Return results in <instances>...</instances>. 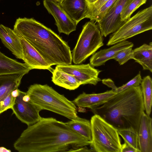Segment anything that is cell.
<instances>
[{"label": "cell", "instance_id": "1", "mask_svg": "<svg viewBox=\"0 0 152 152\" xmlns=\"http://www.w3.org/2000/svg\"><path fill=\"white\" fill-rule=\"evenodd\" d=\"M91 142L66 123L52 117L42 118L22 133L14 144L19 152L68 151L71 147L89 145Z\"/></svg>", "mask_w": 152, "mask_h": 152}, {"label": "cell", "instance_id": "2", "mask_svg": "<svg viewBox=\"0 0 152 152\" xmlns=\"http://www.w3.org/2000/svg\"><path fill=\"white\" fill-rule=\"evenodd\" d=\"M13 30L29 42L50 66L71 64L72 53L67 43L40 22L32 18H19Z\"/></svg>", "mask_w": 152, "mask_h": 152}, {"label": "cell", "instance_id": "3", "mask_svg": "<svg viewBox=\"0 0 152 152\" xmlns=\"http://www.w3.org/2000/svg\"><path fill=\"white\" fill-rule=\"evenodd\" d=\"M91 110L117 129L131 128L138 132L145 111L141 86L131 87L117 93Z\"/></svg>", "mask_w": 152, "mask_h": 152}, {"label": "cell", "instance_id": "4", "mask_svg": "<svg viewBox=\"0 0 152 152\" xmlns=\"http://www.w3.org/2000/svg\"><path fill=\"white\" fill-rule=\"evenodd\" d=\"M26 93L31 102L42 110L50 111L70 120L79 117L77 106L72 101L47 84L31 85Z\"/></svg>", "mask_w": 152, "mask_h": 152}, {"label": "cell", "instance_id": "5", "mask_svg": "<svg viewBox=\"0 0 152 152\" xmlns=\"http://www.w3.org/2000/svg\"><path fill=\"white\" fill-rule=\"evenodd\" d=\"M91 149L97 152H121V144L117 129L98 115L90 120Z\"/></svg>", "mask_w": 152, "mask_h": 152}, {"label": "cell", "instance_id": "6", "mask_svg": "<svg viewBox=\"0 0 152 152\" xmlns=\"http://www.w3.org/2000/svg\"><path fill=\"white\" fill-rule=\"evenodd\" d=\"M97 24L93 20L83 26L76 44L72 53V61L79 64L103 45V38Z\"/></svg>", "mask_w": 152, "mask_h": 152}, {"label": "cell", "instance_id": "7", "mask_svg": "<svg viewBox=\"0 0 152 152\" xmlns=\"http://www.w3.org/2000/svg\"><path fill=\"white\" fill-rule=\"evenodd\" d=\"M152 29V6L140 10L127 19L110 36L107 45L110 46L126 40Z\"/></svg>", "mask_w": 152, "mask_h": 152}, {"label": "cell", "instance_id": "8", "mask_svg": "<svg viewBox=\"0 0 152 152\" xmlns=\"http://www.w3.org/2000/svg\"><path fill=\"white\" fill-rule=\"evenodd\" d=\"M11 109L17 118L28 126L35 123L42 118L39 114L42 110L31 102L26 92L20 91Z\"/></svg>", "mask_w": 152, "mask_h": 152}, {"label": "cell", "instance_id": "9", "mask_svg": "<svg viewBox=\"0 0 152 152\" xmlns=\"http://www.w3.org/2000/svg\"><path fill=\"white\" fill-rule=\"evenodd\" d=\"M131 0H117L103 18L97 23L102 36L106 37L117 31L124 22L120 16L125 6Z\"/></svg>", "mask_w": 152, "mask_h": 152}, {"label": "cell", "instance_id": "10", "mask_svg": "<svg viewBox=\"0 0 152 152\" xmlns=\"http://www.w3.org/2000/svg\"><path fill=\"white\" fill-rule=\"evenodd\" d=\"M55 68L73 76L80 85L90 84L95 86L101 80L98 77L101 71L95 69L90 64L57 65Z\"/></svg>", "mask_w": 152, "mask_h": 152}, {"label": "cell", "instance_id": "11", "mask_svg": "<svg viewBox=\"0 0 152 152\" xmlns=\"http://www.w3.org/2000/svg\"><path fill=\"white\" fill-rule=\"evenodd\" d=\"M43 5L54 18L58 31L69 35L76 30L77 24L66 13L60 3L54 0H43Z\"/></svg>", "mask_w": 152, "mask_h": 152}, {"label": "cell", "instance_id": "12", "mask_svg": "<svg viewBox=\"0 0 152 152\" xmlns=\"http://www.w3.org/2000/svg\"><path fill=\"white\" fill-rule=\"evenodd\" d=\"M18 35L22 46V60L31 69H38L52 70L51 66L46 62L38 52L24 38Z\"/></svg>", "mask_w": 152, "mask_h": 152}, {"label": "cell", "instance_id": "13", "mask_svg": "<svg viewBox=\"0 0 152 152\" xmlns=\"http://www.w3.org/2000/svg\"><path fill=\"white\" fill-rule=\"evenodd\" d=\"M116 94L112 90L99 94L83 92L72 101L76 106L92 110L103 105Z\"/></svg>", "mask_w": 152, "mask_h": 152}, {"label": "cell", "instance_id": "14", "mask_svg": "<svg viewBox=\"0 0 152 152\" xmlns=\"http://www.w3.org/2000/svg\"><path fill=\"white\" fill-rule=\"evenodd\" d=\"M133 46L132 42L126 40L119 42L110 48L101 50L94 54L90 59V64L93 67L104 65L120 51Z\"/></svg>", "mask_w": 152, "mask_h": 152}, {"label": "cell", "instance_id": "15", "mask_svg": "<svg viewBox=\"0 0 152 152\" xmlns=\"http://www.w3.org/2000/svg\"><path fill=\"white\" fill-rule=\"evenodd\" d=\"M152 119L142 113L138 132L140 152H152Z\"/></svg>", "mask_w": 152, "mask_h": 152}, {"label": "cell", "instance_id": "16", "mask_svg": "<svg viewBox=\"0 0 152 152\" xmlns=\"http://www.w3.org/2000/svg\"><path fill=\"white\" fill-rule=\"evenodd\" d=\"M0 39L4 46L17 58L23 59L20 41L18 35L13 29L0 24Z\"/></svg>", "mask_w": 152, "mask_h": 152}, {"label": "cell", "instance_id": "17", "mask_svg": "<svg viewBox=\"0 0 152 152\" xmlns=\"http://www.w3.org/2000/svg\"><path fill=\"white\" fill-rule=\"evenodd\" d=\"M60 4L68 15L77 24L86 18L88 8L86 0H64Z\"/></svg>", "mask_w": 152, "mask_h": 152}, {"label": "cell", "instance_id": "18", "mask_svg": "<svg viewBox=\"0 0 152 152\" xmlns=\"http://www.w3.org/2000/svg\"><path fill=\"white\" fill-rule=\"evenodd\" d=\"M31 70L26 64L10 58L0 51V75L21 73L27 74Z\"/></svg>", "mask_w": 152, "mask_h": 152}, {"label": "cell", "instance_id": "19", "mask_svg": "<svg viewBox=\"0 0 152 152\" xmlns=\"http://www.w3.org/2000/svg\"><path fill=\"white\" fill-rule=\"evenodd\" d=\"M132 59L142 67L144 70L152 72V43L144 44L133 50Z\"/></svg>", "mask_w": 152, "mask_h": 152}, {"label": "cell", "instance_id": "20", "mask_svg": "<svg viewBox=\"0 0 152 152\" xmlns=\"http://www.w3.org/2000/svg\"><path fill=\"white\" fill-rule=\"evenodd\" d=\"M25 73L0 75V99L18 88Z\"/></svg>", "mask_w": 152, "mask_h": 152}, {"label": "cell", "instance_id": "21", "mask_svg": "<svg viewBox=\"0 0 152 152\" xmlns=\"http://www.w3.org/2000/svg\"><path fill=\"white\" fill-rule=\"evenodd\" d=\"M52 81L55 85L69 90H74L80 85L72 75L55 68L52 72Z\"/></svg>", "mask_w": 152, "mask_h": 152}, {"label": "cell", "instance_id": "22", "mask_svg": "<svg viewBox=\"0 0 152 152\" xmlns=\"http://www.w3.org/2000/svg\"><path fill=\"white\" fill-rule=\"evenodd\" d=\"M66 123L76 133L91 142L92 134L90 121L79 117Z\"/></svg>", "mask_w": 152, "mask_h": 152}, {"label": "cell", "instance_id": "23", "mask_svg": "<svg viewBox=\"0 0 152 152\" xmlns=\"http://www.w3.org/2000/svg\"><path fill=\"white\" fill-rule=\"evenodd\" d=\"M141 87L142 94L145 110L148 116L151 115L152 102V80L149 75L142 79Z\"/></svg>", "mask_w": 152, "mask_h": 152}, {"label": "cell", "instance_id": "24", "mask_svg": "<svg viewBox=\"0 0 152 152\" xmlns=\"http://www.w3.org/2000/svg\"><path fill=\"white\" fill-rule=\"evenodd\" d=\"M117 129L124 142L140 152L137 132L131 128Z\"/></svg>", "mask_w": 152, "mask_h": 152}, {"label": "cell", "instance_id": "25", "mask_svg": "<svg viewBox=\"0 0 152 152\" xmlns=\"http://www.w3.org/2000/svg\"><path fill=\"white\" fill-rule=\"evenodd\" d=\"M147 0H131L124 7L121 13V21L124 22L129 18L132 14L141 5L145 4Z\"/></svg>", "mask_w": 152, "mask_h": 152}, {"label": "cell", "instance_id": "26", "mask_svg": "<svg viewBox=\"0 0 152 152\" xmlns=\"http://www.w3.org/2000/svg\"><path fill=\"white\" fill-rule=\"evenodd\" d=\"M117 0H108L88 18L97 23L105 15Z\"/></svg>", "mask_w": 152, "mask_h": 152}, {"label": "cell", "instance_id": "27", "mask_svg": "<svg viewBox=\"0 0 152 152\" xmlns=\"http://www.w3.org/2000/svg\"><path fill=\"white\" fill-rule=\"evenodd\" d=\"M133 47L124 49L119 52L113 58L118 62L120 65H122L129 60L132 59Z\"/></svg>", "mask_w": 152, "mask_h": 152}, {"label": "cell", "instance_id": "28", "mask_svg": "<svg viewBox=\"0 0 152 152\" xmlns=\"http://www.w3.org/2000/svg\"><path fill=\"white\" fill-rule=\"evenodd\" d=\"M12 92L0 99V114L11 109L14 104L16 97L13 96Z\"/></svg>", "mask_w": 152, "mask_h": 152}, {"label": "cell", "instance_id": "29", "mask_svg": "<svg viewBox=\"0 0 152 152\" xmlns=\"http://www.w3.org/2000/svg\"><path fill=\"white\" fill-rule=\"evenodd\" d=\"M140 72L134 78L122 86L117 87L115 91L117 93L121 92L131 87L140 86L142 80Z\"/></svg>", "mask_w": 152, "mask_h": 152}, {"label": "cell", "instance_id": "30", "mask_svg": "<svg viewBox=\"0 0 152 152\" xmlns=\"http://www.w3.org/2000/svg\"><path fill=\"white\" fill-rule=\"evenodd\" d=\"M107 0H98L94 3L88 5V10L86 18H88Z\"/></svg>", "mask_w": 152, "mask_h": 152}, {"label": "cell", "instance_id": "31", "mask_svg": "<svg viewBox=\"0 0 152 152\" xmlns=\"http://www.w3.org/2000/svg\"><path fill=\"white\" fill-rule=\"evenodd\" d=\"M102 82L103 84L111 88L112 90L115 92L117 87L115 85L114 82L112 79L110 78L104 79L102 80Z\"/></svg>", "mask_w": 152, "mask_h": 152}, {"label": "cell", "instance_id": "32", "mask_svg": "<svg viewBox=\"0 0 152 152\" xmlns=\"http://www.w3.org/2000/svg\"><path fill=\"white\" fill-rule=\"evenodd\" d=\"M139 152L137 150L124 142V143L121 145V152Z\"/></svg>", "mask_w": 152, "mask_h": 152}, {"label": "cell", "instance_id": "33", "mask_svg": "<svg viewBox=\"0 0 152 152\" xmlns=\"http://www.w3.org/2000/svg\"><path fill=\"white\" fill-rule=\"evenodd\" d=\"M68 151L92 152L93 151L91 149H88L85 146L75 148H72L69 150Z\"/></svg>", "mask_w": 152, "mask_h": 152}, {"label": "cell", "instance_id": "34", "mask_svg": "<svg viewBox=\"0 0 152 152\" xmlns=\"http://www.w3.org/2000/svg\"><path fill=\"white\" fill-rule=\"evenodd\" d=\"M11 151L10 150L7 149L4 147H0V152H10Z\"/></svg>", "mask_w": 152, "mask_h": 152}, {"label": "cell", "instance_id": "35", "mask_svg": "<svg viewBox=\"0 0 152 152\" xmlns=\"http://www.w3.org/2000/svg\"><path fill=\"white\" fill-rule=\"evenodd\" d=\"M97 0H86L88 3V5L92 4L96 2Z\"/></svg>", "mask_w": 152, "mask_h": 152}, {"label": "cell", "instance_id": "36", "mask_svg": "<svg viewBox=\"0 0 152 152\" xmlns=\"http://www.w3.org/2000/svg\"><path fill=\"white\" fill-rule=\"evenodd\" d=\"M61 3L64 0H54Z\"/></svg>", "mask_w": 152, "mask_h": 152}, {"label": "cell", "instance_id": "37", "mask_svg": "<svg viewBox=\"0 0 152 152\" xmlns=\"http://www.w3.org/2000/svg\"></svg>", "mask_w": 152, "mask_h": 152}]
</instances>
